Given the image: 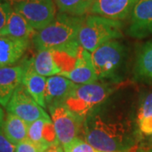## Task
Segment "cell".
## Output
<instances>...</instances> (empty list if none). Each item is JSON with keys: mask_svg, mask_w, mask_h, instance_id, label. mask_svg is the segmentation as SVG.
<instances>
[{"mask_svg": "<svg viewBox=\"0 0 152 152\" xmlns=\"http://www.w3.org/2000/svg\"><path fill=\"white\" fill-rule=\"evenodd\" d=\"M85 140L100 152H126L134 145L130 126L92 111L84 120Z\"/></svg>", "mask_w": 152, "mask_h": 152, "instance_id": "obj_1", "label": "cell"}, {"mask_svg": "<svg viewBox=\"0 0 152 152\" xmlns=\"http://www.w3.org/2000/svg\"><path fill=\"white\" fill-rule=\"evenodd\" d=\"M85 17L58 13L48 26L35 33L32 41L36 48H58L77 40Z\"/></svg>", "mask_w": 152, "mask_h": 152, "instance_id": "obj_2", "label": "cell"}, {"mask_svg": "<svg viewBox=\"0 0 152 152\" xmlns=\"http://www.w3.org/2000/svg\"><path fill=\"white\" fill-rule=\"evenodd\" d=\"M121 20L90 15L85 17L78 35V42L83 48L92 53L102 44L123 37Z\"/></svg>", "mask_w": 152, "mask_h": 152, "instance_id": "obj_3", "label": "cell"}, {"mask_svg": "<svg viewBox=\"0 0 152 152\" xmlns=\"http://www.w3.org/2000/svg\"><path fill=\"white\" fill-rule=\"evenodd\" d=\"M112 91L113 89L108 84L98 80L91 84L76 85L64 105L71 112L85 119Z\"/></svg>", "mask_w": 152, "mask_h": 152, "instance_id": "obj_4", "label": "cell"}, {"mask_svg": "<svg viewBox=\"0 0 152 152\" xmlns=\"http://www.w3.org/2000/svg\"><path fill=\"white\" fill-rule=\"evenodd\" d=\"M91 53L98 80L113 79L118 75L126 55L124 46L117 40L102 44Z\"/></svg>", "mask_w": 152, "mask_h": 152, "instance_id": "obj_5", "label": "cell"}, {"mask_svg": "<svg viewBox=\"0 0 152 152\" xmlns=\"http://www.w3.org/2000/svg\"><path fill=\"white\" fill-rule=\"evenodd\" d=\"M14 10L26 19L36 31L48 26L56 17L57 7L53 0H22L14 1Z\"/></svg>", "mask_w": 152, "mask_h": 152, "instance_id": "obj_6", "label": "cell"}, {"mask_svg": "<svg viewBox=\"0 0 152 152\" xmlns=\"http://www.w3.org/2000/svg\"><path fill=\"white\" fill-rule=\"evenodd\" d=\"M48 109L58 140L62 146L79 137L83 129L84 118L71 112L64 104L51 107Z\"/></svg>", "mask_w": 152, "mask_h": 152, "instance_id": "obj_7", "label": "cell"}, {"mask_svg": "<svg viewBox=\"0 0 152 152\" xmlns=\"http://www.w3.org/2000/svg\"><path fill=\"white\" fill-rule=\"evenodd\" d=\"M6 110L20 117L27 124L38 119H51L49 114L33 99L23 84L15 90L6 106Z\"/></svg>", "mask_w": 152, "mask_h": 152, "instance_id": "obj_8", "label": "cell"}, {"mask_svg": "<svg viewBox=\"0 0 152 152\" xmlns=\"http://www.w3.org/2000/svg\"><path fill=\"white\" fill-rule=\"evenodd\" d=\"M129 36L141 39L152 35V0H140L130 15Z\"/></svg>", "mask_w": 152, "mask_h": 152, "instance_id": "obj_9", "label": "cell"}, {"mask_svg": "<svg viewBox=\"0 0 152 152\" xmlns=\"http://www.w3.org/2000/svg\"><path fill=\"white\" fill-rule=\"evenodd\" d=\"M140 0H95L91 8V15L123 20L131 15Z\"/></svg>", "mask_w": 152, "mask_h": 152, "instance_id": "obj_10", "label": "cell"}, {"mask_svg": "<svg viewBox=\"0 0 152 152\" xmlns=\"http://www.w3.org/2000/svg\"><path fill=\"white\" fill-rule=\"evenodd\" d=\"M27 139L42 152L46 151L49 147L59 144L52 119H38L28 124Z\"/></svg>", "mask_w": 152, "mask_h": 152, "instance_id": "obj_11", "label": "cell"}, {"mask_svg": "<svg viewBox=\"0 0 152 152\" xmlns=\"http://www.w3.org/2000/svg\"><path fill=\"white\" fill-rule=\"evenodd\" d=\"M75 83L62 75H53L47 78L45 101L48 108L64 104L75 88Z\"/></svg>", "mask_w": 152, "mask_h": 152, "instance_id": "obj_12", "label": "cell"}, {"mask_svg": "<svg viewBox=\"0 0 152 152\" xmlns=\"http://www.w3.org/2000/svg\"><path fill=\"white\" fill-rule=\"evenodd\" d=\"M62 76L69 79L77 85L91 84L98 80L93 66L91 53L81 47L72 70Z\"/></svg>", "mask_w": 152, "mask_h": 152, "instance_id": "obj_13", "label": "cell"}, {"mask_svg": "<svg viewBox=\"0 0 152 152\" xmlns=\"http://www.w3.org/2000/svg\"><path fill=\"white\" fill-rule=\"evenodd\" d=\"M24 70V76L22 84L26 88L29 94L42 107L47 108L45 101L47 78L40 75L34 70L31 59L26 60L21 66Z\"/></svg>", "mask_w": 152, "mask_h": 152, "instance_id": "obj_14", "label": "cell"}, {"mask_svg": "<svg viewBox=\"0 0 152 152\" xmlns=\"http://www.w3.org/2000/svg\"><path fill=\"white\" fill-rule=\"evenodd\" d=\"M30 41L20 40L8 35L0 36V68L16 64L24 56Z\"/></svg>", "mask_w": 152, "mask_h": 152, "instance_id": "obj_15", "label": "cell"}, {"mask_svg": "<svg viewBox=\"0 0 152 152\" xmlns=\"http://www.w3.org/2000/svg\"><path fill=\"white\" fill-rule=\"evenodd\" d=\"M24 70L21 66L0 68V105L5 107L15 90L23 81Z\"/></svg>", "mask_w": 152, "mask_h": 152, "instance_id": "obj_16", "label": "cell"}, {"mask_svg": "<svg viewBox=\"0 0 152 152\" xmlns=\"http://www.w3.org/2000/svg\"><path fill=\"white\" fill-rule=\"evenodd\" d=\"M2 129L9 140L15 145L27 139L28 124L15 114H6Z\"/></svg>", "mask_w": 152, "mask_h": 152, "instance_id": "obj_17", "label": "cell"}, {"mask_svg": "<svg viewBox=\"0 0 152 152\" xmlns=\"http://www.w3.org/2000/svg\"><path fill=\"white\" fill-rule=\"evenodd\" d=\"M36 32L37 31L30 25L26 19L13 9L7 25L6 35L20 40L30 41L32 40Z\"/></svg>", "mask_w": 152, "mask_h": 152, "instance_id": "obj_18", "label": "cell"}, {"mask_svg": "<svg viewBox=\"0 0 152 152\" xmlns=\"http://www.w3.org/2000/svg\"><path fill=\"white\" fill-rule=\"evenodd\" d=\"M31 62L34 70L40 75L50 77L61 74V69L55 61L52 49L38 51L37 55L31 58Z\"/></svg>", "mask_w": 152, "mask_h": 152, "instance_id": "obj_19", "label": "cell"}, {"mask_svg": "<svg viewBox=\"0 0 152 152\" xmlns=\"http://www.w3.org/2000/svg\"><path fill=\"white\" fill-rule=\"evenodd\" d=\"M134 75L139 80L152 81V42L145 44L137 56Z\"/></svg>", "mask_w": 152, "mask_h": 152, "instance_id": "obj_20", "label": "cell"}, {"mask_svg": "<svg viewBox=\"0 0 152 152\" xmlns=\"http://www.w3.org/2000/svg\"><path fill=\"white\" fill-rule=\"evenodd\" d=\"M59 13L84 16L90 12L95 0H53Z\"/></svg>", "mask_w": 152, "mask_h": 152, "instance_id": "obj_21", "label": "cell"}, {"mask_svg": "<svg viewBox=\"0 0 152 152\" xmlns=\"http://www.w3.org/2000/svg\"><path fill=\"white\" fill-rule=\"evenodd\" d=\"M64 148V152H100L80 137H76Z\"/></svg>", "mask_w": 152, "mask_h": 152, "instance_id": "obj_22", "label": "cell"}, {"mask_svg": "<svg viewBox=\"0 0 152 152\" xmlns=\"http://www.w3.org/2000/svg\"><path fill=\"white\" fill-rule=\"evenodd\" d=\"M13 10V6L8 0H0V36L6 35L7 25Z\"/></svg>", "mask_w": 152, "mask_h": 152, "instance_id": "obj_23", "label": "cell"}, {"mask_svg": "<svg viewBox=\"0 0 152 152\" xmlns=\"http://www.w3.org/2000/svg\"><path fill=\"white\" fill-rule=\"evenodd\" d=\"M152 117V92L142 101L137 115V122Z\"/></svg>", "mask_w": 152, "mask_h": 152, "instance_id": "obj_24", "label": "cell"}, {"mask_svg": "<svg viewBox=\"0 0 152 152\" xmlns=\"http://www.w3.org/2000/svg\"><path fill=\"white\" fill-rule=\"evenodd\" d=\"M0 152H15V145L6 137L2 125H0Z\"/></svg>", "mask_w": 152, "mask_h": 152, "instance_id": "obj_25", "label": "cell"}, {"mask_svg": "<svg viewBox=\"0 0 152 152\" xmlns=\"http://www.w3.org/2000/svg\"><path fill=\"white\" fill-rule=\"evenodd\" d=\"M15 152H42L35 144L28 139L15 145Z\"/></svg>", "mask_w": 152, "mask_h": 152, "instance_id": "obj_26", "label": "cell"}, {"mask_svg": "<svg viewBox=\"0 0 152 152\" xmlns=\"http://www.w3.org/2000/svg\"><path fill=\"white\" fill-rule=\"evenodd\" d=\"M45 152H64L63 146L60 144H57L53 146L49 147L48 149Z\"/></svg>", "mask_w": 152, "mask_h": 152, "instance_id": "obj_27", "label": "cell"}, {"mask_svg": "<svg viewBox=\"0 0 152 152\" xmlns=\"http://www.w3.org/2000/svg\"><path fill=\"white\" fill-rule=\"evenodd\" d=\"M145 136H147V139H146L147 147L152 148V134H150V135H145Z\"/></svg>", "mask_w": 152, "mask_h": 152, "instance_id": "obj_28", "label": "cell"}, {"mask_svg": "<svg viewBox=\"0 0 152 152\" xmlns=\"http://www.w3.org/2000/svg\"><path fill=\"white\" fill-rule=\"evenodd\" d=\"M137 152H152V148L150 147H143L138 150Z\"/></svg>", "mask_w": 152, "mask_h": 152, "instance_id": "obj_29", "label": "cell"}, {"mask_svg": "<svg viewBox=\"0 0 152 152\" xmlns=\"http://www.w3.org/2000/svg\"><path fill=\"white\" fill-rule=\"evenodd\" d=\"M4 119V114L3 112V109L0 107V125L3 124Z\"/></svg>", "mask_w": 152, "mask_h": 152, "instance_id": "obj_30", "label": "cell"}, {"mask_svg": "<svg viewBox=\"0 0 152 152\" xmlns=\"http://www.w3.org/2000/svg\"><path fill=\"white\" fill-rule=\"evenodd\" d=\"M14 1H22V0H13V2H14Z\"/></svg>", "mask_w": 152, "mask_h": 152, "instance_id": "obj_31", "label": "cell"}]
</instances>
